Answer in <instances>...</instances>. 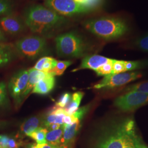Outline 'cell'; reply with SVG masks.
<instances>
[{
	"instance_id": "e0dca14e",
	"label": "cell",
	"mask_w": 148,
	"mask_h": 148,
	"mask_svg": "<svg viewBox=\"0 0 148 148\" xmlns=\"http://www.w3.org/2000/svg\"><path fill=\"white\" fill-rule=\"evenodd\" d=\"M41 123V119L38 117H32L21 124L20 127L21 132L27 136L40 127Z\"/></svg>"
},
{
	"instance_id": "d6a6232c",
	"label": "cell",
	"mask_w": 148,
	"mask_h": 148,
	"mask_svg": "<svg viewBox=\"0 0 148 148\" xmlns=\"http://www.w3.org/2000/svg\"><path fill=\"white\" fill-rule=\"evenodd\" d=\"M134 143L137 148H148V147L143 143L140 138L138 136L136 133L134 135Z\"/></svg>"
},
{
	"instance_id": "d590c367",
	"label": "cell",
	"mask_w": 148,
	"mask_h": 148,
	"mask_svg": "<svg viewBox=\"0 0 148 148\" xmlns=\"http://www.w3.org/2000/svg\"><path fill=\"white\" fill-rule=\"evenodd\" d=\"M38 146L39 148H62V145H59V146H56V145H53L48 143L46 144H38Z\"/></svg>"
},
{
	"instance_id": "4fadbf2b",
	"label": "cell",
	"mask_w": 148,
	"mask_h": 148,
	"mask_svg": "<svg viewBox=\"0 0 148 148\" xmlns=\"http://www.w3.org/2000/svg\"><path fill=\"white\" fill-rule=\"evenodd\" d=\"M28 70H29L28 82L27 84V87L23 93L22 100L30 93V92L34 88V86L38 81L45 78L52 76L49 73H45L42 71H39L34 69V68H31Z\"/></svg>"
},
{
	"instance_id": "8d00e7d4",
	"label": "cell",
	"mask_w": 148,
	"mask_h": 148,
	"mask_svg": "<svg viewBox=\"0 0 148 148\" xmlns=\"http://www.w3.org/2000/svg\"><path fill=\"white\" fill-rule=\"evenodd\" d=\"M62 125L59 124V123H52V124L49 125V126H48L47 127H46V128L47 129L48 131L49 130V131H53V130H56L58 129Z\"/></svg>"
},
{
	"instance_id": "4dcf8cb0",
	"label": "cell",
	"mask_w": 148,
	"mask_h": 148,
	"mask_svg": "<svg viewBox=\"0 0 148 148\" xmlns=\"http://www.w3.org/2000/svg\"><path fill=\"white\" fill-rule=\"evenodd\" d=\"M6 98V86L3 82H0V106H2Z\"/></svg>"
},
{
	"instance_id": "f546056e",
	"label": "cell",
	"mask_w": 148,
	"mask_h": 148,
	"mask_svg": "<svg viewBox=\"0 0 148 148\" xmlns=\"http://www.w3.org/2000/svg\"><path fill=\"white\" fill-rule=\"evenodd\" d=\"M136 45L140 49L148 52V34L138 40Z\"/></svg>"
},
{
	"instance_id": "f35d334b",
	"label": "cell",
	"mask_w": 148,
	"mask_h": 148,
	"mask_svg": "<svg viewBox=\"0 0 148 148\" xmlns=\"http://www.w3.org/2000/svg\"><path fill=\"white\" fill-rule=\"evenodd\" d=\"M27 148H39L38 146V144H35V143H33V144H29Z\"/></svg>"
},
{
	"instance_id": "6da1fadb",
	"label": "cell",
	"mask_w": 148,
	"mask_h": 148,
	"mask_svg": "<svg viewBox=\"0 0 148 148\" xmlns=\"http://www.w3.org/2000/svg\"><path fill=\"white\" fill-rule=\"evenodd\" d=\"M24 21L32 32L42 35L57 30L66 19L46 6L33 5L25 9Z\"/></svg>"
},
{
	"instance_id": "4316f807",
	"label": "cell",
	"mask_w": 148,
	"mask_h": 148,
	"mask_svg": "<svg viewBox=\"0 0 148 148\" xmlns=\"http://www.w3.org/2000/svg\"><path fill=\"white\" fill-rule=\"evenodd\" d=\"M125 72H126L125 66V61L114 60L113 62V69L112 74H120Z\"/></svg>"
},
{
	"instance_id": "7402d4cb",
	"label": "cell",
	"mask_w": 148,
	"mask_h": 148,
	"mask_svg": "<svg viewBox=\"0 0 148 148\" xmlns=\"http://www.w3.org/2000/svg\"><path fill=\"white\" fill-rule=\"evenodd\" d=\"M72 64V62L65 60V61H58L57 64L55 68L51 70L49 73L52 76H60L63 74L65 70Z\"/></svg>"
},
{
	"instance_id": "9c48e42d",
	"label": "cell",
	"mask_w": 148,
	"mask_h": 148,
	"mask_svg": "<svg viewBox=\"0 0 148 148\" xmlns=\"http://www.w3.org/2000/svg\"><path fill=\"white\" fill-rule=\"evenodd\" d=\"M29 79V70H21L14 74L8 84L11 97L16 104L22 101L23 93L27 87Z\"/></svg>"
},
{
	"instance_id": "52a82bcc",
	"label": "cell",
	"mask_w": 148,
	"mask_h": 148,
	"mask_svg": "<svg viewBox=\"0 0 148 148\" xmlns=\"http://www.w3.org/2000/svg\"><path fill=\"white\" fill-rule=\"evenodd\" d=\"M148 104V93L130 91L117 97L114 101V106L122 111L135 110Z\"/></svg>"
},
{
	"instance_id": "ffe728a7",
	"label": "cell",
	"mask_w": 148,
	"mask_h": 148,
	"mask_svg": "<svg viewBox=\"0 0 148 148\" xmlns=\"http://www.w3.org/2000/svg\"><path fill=\"white\" fill-rule=\"evenodd\" d=\"M84 95V93L81 92H75L72 95L69 104L65 108H64L68 115H72L79 108L81 101L83 98Z\"/></svg>"
},
{
	"instance_id": "5b68a950",
	"label": "cell",
	"mask_w": 148,
	"mask_h": 148,
	"mask_svg": "<svg viewBox=\"0 0 148 148\" xmlns=\"http://www.w3.org/2000/svg\"><path fill=\"white\" fill-rule=\"evenodd\" d=\"M47 47L46 39L40 36L32 35L23 37L15 44V50L21 56L35 59L41 55Z\"/></svg>"
},
{
	"instance_id": "7c38bea8",
	"label": "cell",
	"mask_w": 148,
	"mask_h": 148,
	"mask_svg": "<svg viewBox=\"0 0 148 148\" xmlns=\"http://www.w3.org/2000/svg\"><path fill=\"white\" fill-rule=\"evenodd\" d=\"M81 127V121L75 122L71 125H65L61 145L64 148H71L77 134Z\"/></svg>"
},
{
	"instance_id": "5bb4252c",
	"label": "cell",
	"mask_w": 148,
	"mask_h": 148,
	"mask_svg": "<svg viewBox=\"0 0 148 148\" xmlns=\"http://www.w3.org/2000/svg\"><path fill=\"white\" fill-rule=\"evenodd\" d=\"M54 76H51L38 81L32 90L33 93L45 95L49 93L55 86Z\"/></svg>"
},
{
	"instance_id": "e575fe53",
	"label": "cell",
	"mask_w": 148,
	"mask_h": 148,
	"mask_svg": "<svg viewBox=\"0 0 148 148\" xmlns=\"http://www.w3.org/2000/svg\"><path fill=\"white\" fill-rule=\"evenodd\" d=\"M77 121L74 119L73 116L71 115H66L64 117L63 120V124L65 125H71L73 124L75 122Z\"/></svg>"
},
{
	"instance_id": "ab89813d",
	"label": "cell",
	"mask_w": 148,
	"mask_h": 148,
	"mask_svg": "<svg viewBox=\"0 0 148 148\" xmlns=\"http://www.w3.org/2000/svg\"><path fill=\"white\" fill-rule=\"evenodd\" d=\"M62 148H64L63 147H62Z\"/></svg>"
},
{
	"instance_id": "30bf717a",
	"label": "cell",
	"mask_w": 148,
	"mask_h": 148,
	"mask_svg": "<svg viewBox=\"0 0 148 148\" xmlns=\"http://www.w3.org/2000/svg\"><path fill=\"white\" fill-rule=\"evenodd\" d=\"M0 27L3 32L16 35L24 32L27 26L21 18L11 14L0 18Z\"/></svg>"
},
{
	"instance_id": "f1b7e54d",
	"label": "cell",
	"mask_w": 148,
	"mask_h": 148,
	"mask_svg": "<svg viewBox=\"0 0 148 148\" xmlns=\"http://www.w3.org/2000/svg\"><path fill=\"white\" fill-rule=\"evenodd\" d=\"M144 64L141 62L134 61H125V66L126 71H133L143 67Z\"/></svg>"
},
{
	"instance_id": "8fae6325",
	"label": "cell",
	"mask_w": 148,
	"mask_h": 148,
	"mask_svg": "<svg viewBox=\"0 0 148 148\" xmlns=\"http://www.w3.org/2000/svg\"><path fill=\"white\" fill-rule=\"evenodd\" d=\"M112 59L96 54L87 56L82 59L79 66L72 71H77L82 69H91L95 71L105 64L111 62Z\"/></svg>"
},
{
	"instance_id": "277c9868",
	"label": "cell",
	"mask_w": 148,
	"mask_h": 148,
	"mask_svg": "<svg viewBox=\"0 0 148 148\" xmlns=\"http://www.w3.org/2000/svg\"><path fill=\"white\" fill-rule=\"evenodd\" d=\"M127 119L112 122L104 127L95 148H122L126 131Z\"/></svg>"
},
{
	"instance_id": "7a4b0ae2",
	"label": "cell",
	"mask_w": 148,
	"mask_h": 148,
	"mask_svg": "<svg viewBox=\"0 0 148 148\" xmlns=\"http://www.w3.org/2000/svg\"><path fill=\"white\" fill-rule=\"evenodd\" d=\"M84 26L95 36L106 40L118 38L128 30L122 19L114 17H101L86 21Z\"/></svg>"
},
{
	"instance_id": "ac0fdd59",
	"label": "cell",
	"mask_w": 148,
	"mask_h": 148,
	"mask_svg": "<svg viewBox=\"0 0 148 148\" xmlns=\"http://www.w3.org/2000/svg\"><path fill=\"white\" fill-rule=\"evenodd\" d=\"M57 62L58 60L52 57H43L37 61L34 68L45 73H49L55 68Z\"/></svg>"
},
{
	"instance_id": "d6986e66",
	"label": "cell",
	"mask_w": 148,
	"mask_h": 148,
	"mask_svg": "<svg viewBox=\"0 0 148 148\" xmlns=\"http://www.w3.org/2000/svg\"><path fill=\"white\" fill-rule=\"evenodd\" d=\"M64 128V124L62 125L57 130L48 131L46 136L47 143L56 146L61 145L62 139L63 134Z\"/></svg>"
},
{
	"instance_id": "83f0119b",
	"label": "cell",
	"mask_w": 148,
	"mask_h": 148,
	"mask_svg": "<svg viewBox=\"0 0 148 148\" xmlns=\"http://www.w3.org/2000/svg\"><path fill=\"white\" fill-rule=\"evenodd\" d=\"M90 109V106H85L82 108H79L76 111L71 115L73 116L76 121H81L86 114L87 112Z\"/></svg>"
},
{
	"instance_id": "74e56055",
	"label": "cell",
	"mask_w": 148,
	"mask_h": 148,
	"mask_svg": "<svg viewBox=\"0 0 148 148\" xmlns=\"http://www.w3.org/2000/svg\"><path fill=\"white\" fill-rule=\"evenodd\" d=\"M6 40L7 39H6L4 32L0 29V43L5 42L6 41Z\"/></svg>"
},
{
	"instance_id": "2e32d148",
	"label": "cell",
	"mask_w": 148,
	"mask_h": 148,
	"mask_svg": "<svg viewBox=\"0 0 148 148\" xmlns=\"http://www.w3.org/2000/svg\"><path fill=\"white\" fill-rule=\"evenodd\" d=\"M14 49L11 45L0 43V67L8 64L13 60Z\"/></svg>"
},
{
	"instance_id": "44dd1931",
	"label": "cell",
	"mask_w": 148,
	"mask_h": 148,
	"mask_svg": "<svg viewBox=\"0 0 148 148\" xmlns=\"http://www.w3.org/2000/svg\"><path fill=\"white\" fill-rule=\"evenodd\" d=\"M48 131L46 128L40 127L34 132L29 134L27 136L32 138V139H34L38 144H46L47 143L46 136Z\"/></svg>"
},
{
	"instance_id": "cb8c5ba5",
	"label": "cell",
	"mask_w": 148,
	"mask_h": 148,
	"mask_svg": "<svg viewBox=\"0 0 148 148\" xmlns=\"http://www.w3.org/2000/svg\"><path fill=\"white\" fill-rule=\"evenodd\" d=\"M115 59H112L111 62L105 64L99 68L95 70V73L98 76H104L112 74L113 69V62Z\"/></svg>"
},
{
	"instance_id": "d4e9b609",
	"label": "cell",
	"mask_w": 148,
	"mask_h": 148,
	"mask_svg": "<svg viewBox=\"0 0 148 148\" xmlns=\"http://www.w3.org/2000/svg\"><path fill=\"white\" fill-rule=\"evenodd\" d=\"M125 90L127 92L136 91L148 93V81H143L135 85L130 86L125 89Z\"/></svg>"
},
{
	"instance_id": "1f68e13d",
	"label": "cell",
	"mask_w": 148,
	"mask_h": 148,
	"mask_svg": "<svg viewBox=\"0 0 148 148\" xmlns=\"http://www.w3.org/2000/svg\"><path fill=\"white\" fill-rule=\"evenodd\" d=\"M21 145V142L16 140V139L10 138L7 148H19Z\"/></svg>"
},
{
	"instance_id": "603a6c76",
	"label": "cell",
	"mask_w": 148,
	"mask_h": 148,
	"mask_svg": "<svg viewBox=\"0 0 148 148\" xmlns=\"http://www.w3.org/2000/svg\"><path fill=\"white\" fill-rule=\"evenodd\" d=\"M13 4L11 0H0V16L12 14Z\"/></svg>"
},
{
	"instance_id": "9a60e30c",
	"label": "cell",
	"mask_w": 148,
	"mask_h": 148,
	"mask_svg": "<svg viewBox=\"0 0 148 148\" xmlns=\"http://www.w3.org/2000/svg\"><path fill=\"white\" fill-rule=\"evenodd\" d=\"M136 133L134 120L131 119H127L126 131L122 148H137L134 143V135Z\"/></svg>"
},
{
	"instance_id": "3957f363",
	"label": "cell",
	"mask_w": 148,
	"mask_h": 148,
	"mask_svg": "<svg viewBox=\"0 0 148 148\" xmlns=\"http://www.w3.org/2000/svg\"><path fill=\"white\" fill-rule=\"evenodd\" d=\"M57 54L64 58H79L87 53L88 46L79 35L74 32H66L55 40Z\"/></svg>"
},
{
	"instance_id": "ba28073f",
	"label": "cell",
	"mask_w": 148,
	"mask_h": 148,
	"mask_svg": "<svg viewBox=\"0 0 148 148\" xmlns=\"http://www.w3.org/2000/svg\"><path fill=\"white\" fill-rule=\"evenodd\" d=\"M142 75L138 71L106 75L101 81L94 86L95 89H110L122 86L140 78Z\"/></svg>"
},
{
	"instance_id": "836d02e7",
	"label": "cell",
	"mask_w": 148,
	"mask_h": 148,
	"mask_svg": "<svg viewBox=\"0 0 148 148\" xmlns=\"http://www.w3.org/2000/svg\"><path fill=\"white\" fill-rule=\"evenodd\" d=\"M10 138L5 134H0V148H7Z\"/></svg>"
},
{
	"instance_id": "484cf974",
	"label": "cell",
	"mask_w": 148,
	"mask_h": 148,
	"mask_svg": "<svg viewBox=\"0 0 148 148\" xmlns=\"http://www.w3.org/2000/svg\"><path fill=\"white\" fill-rule=\"evenodd\" d=\"M71 98V95L69 93H65L61 95L56 102L55 107L65 108L69 104Z\"/></svg>"
},
{
	"instance_id": "8992f818",
	"label": "cell",
	"mask_w": 148,
	"mask_h": 148,
	"mask_svg": "<svg viewBox=\"0 0 148 148\" xmlns=\"http://www.w3.org/2000/svg\"><path fill=\"white\" fill-rule=\"evenodd\" d=\"M45 5L62 16H73L90 12L81 0H45Z\"/></svg>"
}]
</instances>
